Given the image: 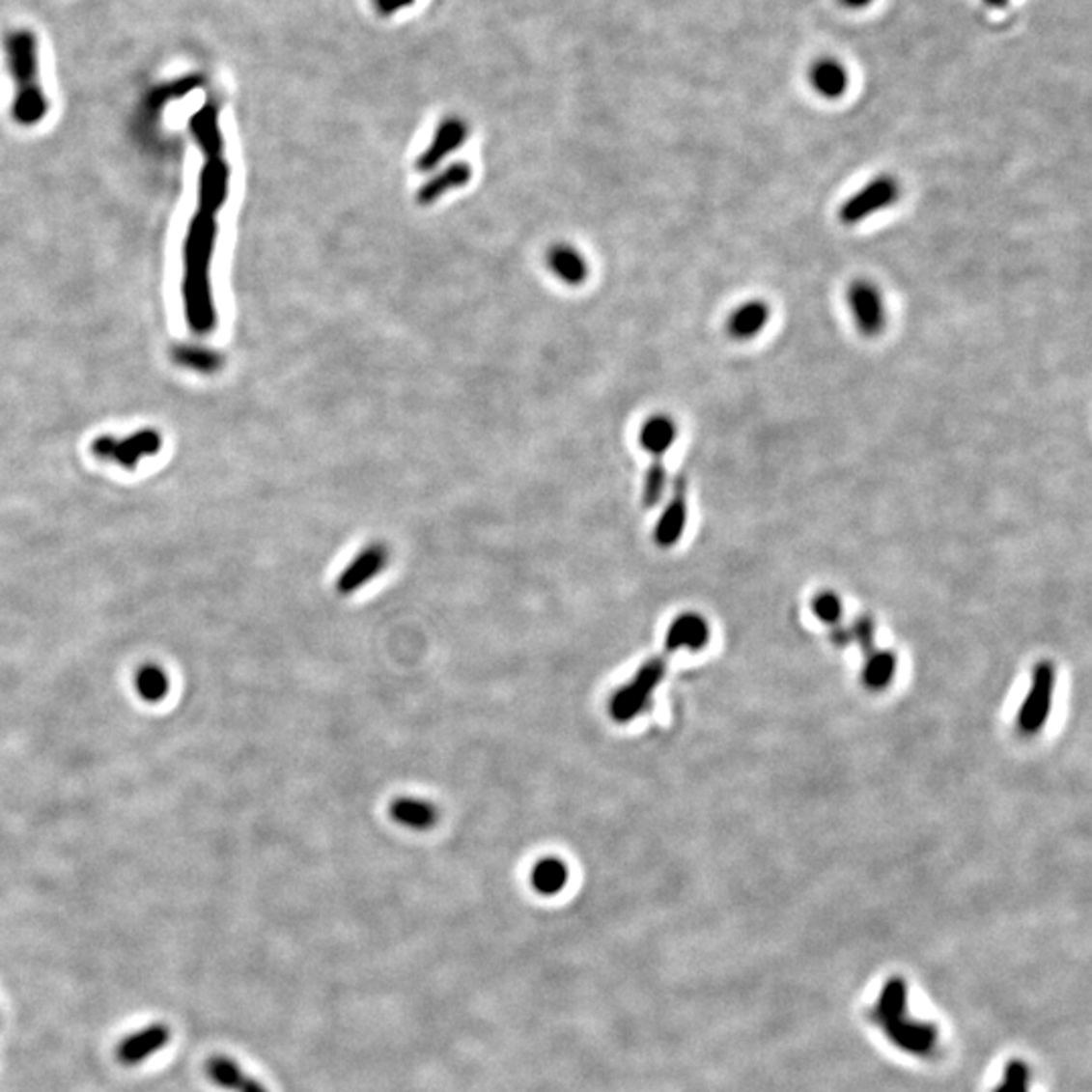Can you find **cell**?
<instances>
[{"label":"cell","mask_w":1092,"mask_h":1092,"mask_svg":"<svg viewBox=\"0 0 1092 1092\" xmlns=\"http://www.w3.org/2000/svg\"><path fill=\"white\" fill-rule=\"evenodd\" d=\"M190 127L205 148L207 162L201 175L199 210L188 229L184 243V310L192 330L207 332L215 326V308L210 299L209 266L217 239V212L227 197L229 168L223 160V140L215 105H207L190 120Z\"/></svg>","instance_id":"6da1fadb"},{"label":"cell","mask_w":1092,"mask_h":1092,"mask_svg":"<svg viewBox=\"0 0 1092 1092\" xmlns=\"http://www.w3.org/2000/svg\"><path fill=\"white\" fill-rule=\"evenodd\" d=\"M909 988L901 975L890 977L878 997L872 1020L881 1025L886 1038L912 1056H931L938 1046V1030L935 1023L909 1018Z\"/></svg>","instance_id":"7a4b0ae2"},{"label":"cell","mask_w":1092,"mask_h":1092,"mask_svg":"<svg viewBox=\"0 0 1092 1092\" xmlns=\"http://www.w3.org/2000/svg\"><path fill=\"white\" fill-rule=\"evenodd\" d=\"M7 63L16 81L13 116L18 124L35 126L47 114V98L39 83L37 39L31 31H13L5 39Z\"/></svg>","instance_id":"3957f363"},{"label":"cell","mask_w":1092,"mask_h":1092,"mask_svg":"<svg viewBox=\"0 0 1092 1092\" xmlns=\"http://www.w3.org/2000/svg\"><path fill=\"white\" fill-rule=\"evenodd\" d=\"M668 654L661 652L648 659L644 666L637 670V674L628 682L626 686H621L611 698V716L617 722H630L650 704L659 682L666 676L668 670Z\"/></svg>","instance_id":"277c9868"},{"label":"cell","mask_w":1092,"mask_h":1092,"mask_svg":"<svg viewBox=\"0 0 1092 1092\" xmlns=\"http://www.w3.org/2000/svg\"><path fill=\"white\" fill-rule=\"evenodd\" d=\"M898 197H901L898 182L888 175H881L866 182L858 192H854L852 197L842 203V207L838 209V219L846 227L860 225L876 215V212L892 207Z\"/></svg>","instance_id":"5b68a950"},{"label":"cell","mask_w":1092,"mask_h":1092,"mask_svg":"<svg viewBox=\"0 0 1092 1092\" xmlns=\"http://www.w3.org/2000/svg\"><path fill=\"white\" fill-rule=\"evenodd\" d=\"M852 320L864 338L881 336L886 328V302L882 292L868 280H854L846 290Z\"/></svg>","instance_id":"8992f818"},{"label":"cell","mask_w":1092,"mask_h":1092,"mask_svg":"<svg viewBox=\"0 0 1092 1092\" xmlns=\"http://www.w3.org/2000/svg\"><path fill=\"white\" fill-rule=\"evenodd\" d=\"M1052 694H1054V666L1050 661H1040L1034 668L1032 688L1027 692L1018 714V726L1025 735L1038 733L1046 724L1048 714H1050L1052 709Z\"/></svg>","instance_id":"52a82bcc"},{"label":"cell","mask_w":1092,"mask_h":1092,"mask_svg":"<svg viewBox=\"0 0 1092 1092\" xmlns=\"http://www.w3.org/2000/svg\"><path fill=\"white\" fill-rule=\"evenodd\" d=\"M387 563H389L387 546L378 543L369 545L354 556L350 565L342 569L336 581V589L342 595L356 593L360 587L369 585L373 579H377L378 573H382V569L387 567Z\"/></svg>","instance_id":"ba28073f"},{"label":"cell","mask_w":1092,"mask_h":1092,"mask_svg":"<svg viewBox=\"0 0 1092 1092\" xmlns=\"http://www.w3.org/2000/svg\"><path fill=\"white\" fill-rule=\"evenodd\" d=\"M688 520V482L680 476L674 484L672 500L668 502L666 510L661 512V517L654 530V541L661 548L674 546L684 534Z\"/></svg>","instance_id":"9c48e42d"},{"label":"cell","mask_w":1092,"mask_h":1092,"mask_svg":"<svg viewBox=\"0 0 1092 1092\" xmlns=\"http://www.w3.org/2000/svg\"><path fill=\"white\" fill-rule=\"evenodd\" d=\"M170 1027L166 1023H153L144 1030L124 1038L116 1048V1060L122 1066H136L148 1056L160 1052L170 1040Z\"/></svg>","instance_id":"30bf717a"},{"label":"cell","mask_w":1092,"mask_h":1092,"mask_svg":"<svg viewBox=\"0 0 1092 1092\" xmlns=\"http://www.w3.org/2000/svg\"><path fill=\"white\" fill-rule=\"evenodd\" d=\"M770 322V308L763 299H746L726 318V332L733 340L757 338Z\"/></svg>","instance_id":"8fae6325"},{"label":"cell","mask_w":1092,"mask_h":1092,"mask_svg":"<svg viewBox=\"0 0 1092 1092\" xmlns=\"http://www.w3.org/2000/svg\"><path fill=\"white\" fill-rule=\"evenodd\" d=\"M709 639H711V630L709 624H706V619H702L700 615L694 613H686V615H680L674 624L668 628L666 633V644H663V652L668 656L676 654L682 648H688L692 652L702 650L709 646Z\"/></svg>","instance_id":"7c38bea8"},{"label":"cell","mask_w":1092,"mask_h":1092,"mask_svg":"<svg viewBox=\"0 0 1092 1092\" xmlns=\"http://www.w3.org/2000/svg\"><path fill=\"white\" fill-rule=\"evenodd\" d=\"M465 136H467V127L462 120L458 118L443 120L439 130L435 132L434 142L419 156L417 168L421 173H430V170H434L447 154H452L456 148H460L465 142Z\"/></svg>","instance_id":"4fadbf2b"},{"label":"cell","mask_w":1092,"mask_h":1092,"mask_svg":"<svg viewBox=\"0 0 1092 1092\" xmlns=\"http://www.w3.org/2000/svg\"><path fill=\"white\" fill-rule=\"evenodd\" d=\"M809 83L813 92L826 99H838L848 92L850 75L844 63L831 57H824L813 63L809 70Z\"/></svg>","instance_id":"5bb4252c"},{"label":"cell","mask_w":1092,"mask_h":1092,"mask_svg":"<svg viewBox=\"0 0 1092 1092\" xmlns=\"http://www.w3.org/2000/svg\"><path fill=\"white\" fill-rule=\"evenodd\" d=\"M207 1077L217 1086L231 1092H269L262 1082L247 1077L241 1066L229 1056H210L205 1064Z\"/></svg>","instance_id":"9a60e30c"},{"label":"cell","mask_w":1092,"mask_h":1092,"mask_svg":"<svg viewBox=\"0 0 1092 1092\" xmlns=\"http://www.w3.org/2000/svg\"><path fill=\"white\" fill-rule=\"evenodd\" d=\"M678 439V425L668 415L650 417L639 432V445L652 456V462H663Z\"/></svg>","instance_id":"2e32d148"},{"label":"cell","mask_w":1092,"mask_h":1092,"mask_svg":"<svg viewBox=\"0 0 1092 1092\" xmlns=\"http://www.w3.org/2000/svg\"><path fill=\"white\" fill-rule=\"evenodd\" d=\"M391 818L411 829H427L434 827L439 811L432 801H425L419 798H399L391 803Z\"/></svg>","instance_id":"e0dca14e"},{"label":"cell","mask_w":1092,"mask_h":1092,"mask_svg":"<svg viewBox=\"0 0 1092 1092\" xmlns=\"http://www.w3.org/2000/svg\"><path fill=\"white\" fill-rule=\"evenodd\" d=\"M530 882L532 888L543 896H554L563 892L569 882L567 862L561 858H554V855L539 860L530 872Z\"/></svg>","instance_id":"ac0fdd59"},{"label":"cell","mask_w":1092,"mask_h":1092,"mask_svg":"<svg viewBox=\"0 0 1092 1092\" xmlns=\"http://www.w3.org/2000/svg\"><path fill=\"white\" fill-rule=\"evenodd\" d=\"M469 177H472V168H469V164L456 162L449 168L441 170V173L435 175L432 181H427L423 184V188L419 190L417 199H419L421 205H432L434 201L443 197L445 192H449L452 188H458V186H463L469 181Z\"/></svg>","instance_id":"d6986e66"},{"label":"cell","mask_w":1092,"mask_h":1092,"mask_svg":"<svg viewBox=\"0 0 1092 1092\" xmlns=\"http://www.w3.org/2000/svg\"><path fill=\"white\" fill-rule=\"evenodd\" d=\"M548 266L556 277L571 286H579L587 277V264L581 253L569 245H556L548 253Z\"/></svg>","instance_id":"ffe728a7"},{"label":"cell","mask_w":1092,"mask_h":1092,"mask_svg":"<svg viewBox=\"0 0 1092 1092\" xmlns=\"http://www.w3.org/2000/svg\"><path fill=\"white\" fill-rule=\"evenodd\" d=\"M134 688L146 702H160L170 688L166 672L158 663H144L134 674Z\"/></svg>","instance_id":"44dd1931"},{"label":"cell","mask_w":1092,"mask_h":1092,"mask_svg":"<svg viewBox=\"0 0 1092 1092\" xmlns=\"http://www.w3.org/2000/svg\"><path fill=\"white\" fill-rule=\"evenodd\" d=\"M894 672H896V658L890 652L874 650L872 654L864 656L862 680H864L868 688L881 690V688L888 686V682L892 680Z\"/></svg>","instance_id":"7402d4cb"},{"label":"cell","mask_w":1092,"mask_h":1092,"mask_svg":"<svg viewBox=\"0 0 1092 1092\" xmlns=\"http://www.w3.org/2000/svg\"><path fill=\"white\" fill-rule=\"evenodd\" d=\"M1032 1073L1023 1060L1014 1058L1003 1070V1082L994 1092H1030Z\"/></svg>","instance_id":"603a6c76"},{"label":"cell","mask_w":1092,"mask_h":1092,"mask_svg":"<svg viewBox=\"0 0 1092 1092\" xmlns=\"http://www.w3.org/2000/svg\"><path fill=\"white\" fill-rule=\"evenodd\" d=\"M813 613H816L826 624H836L842 615V603L833 593H822L813 599Z\"/></svg>","instance_id":"cb8c5ba5"},{"label":"cell","mask_w":1092,"mask_h":1092,"mask_svg":"<svg viewBox=\"0 0 1092 1092\" xmlns=\"http://www.w3.org/2000/svg\"><path fill=\"white\" fill-rule=\"evenodd\" d=\"M854 635H855V639H858V644H860L864 656H868V654H872V652L876 650V644H874V621H872L868 615H866V617H860L858 621H855Z\"/></svg>","instance_id":"d4e9b609"},{"label":"cell","mask_w":1092,"mask_h":1092,"mask_svg":"<svg viewBox=\"0 0 1092 1092\" xmlns=\"http://www.w3.org/2000/svg\"><path fill=\"white\" fill-rule=\"evenodd\" d=\"M411 3H415V0H375L377 9H378V11L382 13V14H393V13H399L401 9L409 7Z\"/></svg>","instance_id":"484cf974"},{"label":"cell","mask_w":1092,"mask_h":1092,"mask_svg":"<svg viewBox=\"0 0 1092 1092\" xmlns=\"http://www.w3.org/2000/svg\"><path fill=\"white\" fill-rule=\"evenodd\" d=\"M840 3H842V5L846 7V9H852V11H860V9H866V7H870V5L874 3V0H840Z\"/></svg>","instance_id":"4316f807"},{"label":"cell","mask_w":1092,"mask_h":1092,"mask_svg":"<svg viewBox=\"0 0 1092 1092\" xmlns=\"http://www.w3.org/2000/svg\"><path fill=\"white\" fill-rule=\"evenodd\" d=\"M983 3L988 5V7H992V9H1003L1005 5L1010 3V0H983Z\"/></svg>","instance_id":"83f0119b"}]
</instances>
